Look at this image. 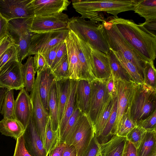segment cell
Wrapping results in <instances>:
<instances>
[{"instance_id":"cell-34","label":"cell","mask_w":156,"mask_h":156,"mask_svg":"<svg viewBox=\"0 0 156 156\" xmlns=\"http://www.w3.org/2000/svg\"><path fill=\"white\" fill-rule=\"evenodd\" d=\"M83 113L76 106L74 111L69 119L63 134L61 137L59 143L67 144L70 138L79 121Z\"/></svg>"},{"instance_id":"cell-2","label":"cell","mask_w":156,"mask_h":156,"mask_svg":"<svg viewBox=\"0 0 156 156\" xmlns=\"http://www.w3.org/2000/svg\"><path fill=\"white\" fill-rule=\"evenodd\" d=\"M73 8L84 19L96 23L105 20L102 12L113 15L115 18L120 13L133 10L136 0H80L72 1Z\"/></svg>"},{"instance_id":"cell-15","label":"cell","mask_w":156,"mask_h":156,"mask_svg":"<svg viewBox=\"0 0 156 156\" xmlns=\"http://www.w3.org/2000/svg\"><path fill=\"white\" fill-rule=\"evenodd\" d=\"M73 32L81 66V79L87 80L91 82L96 79L92 71L91 48Z\"/></svg>"},{"instance_id":"cell-49","label":"cell","mask_w":156,"mask_h":156,"mask_svg":"<svg viewBox=\"0 0 156 156\" xmlns=\"http://www.w3.org/2000/svg\"><path fill=\"white\" fill-rule=\"evenodd\" d=\"M13 44V40L9 35L0 40V58L5 51Z\"/></svg>"},{"instance_id":"cell-18","label":"cell","mask_w":156,"mask_h":156,"mask_svg":"<svg viewBox=\"0 0 156 156\" xmlns=\"http://www.w3.org/2000/svg\"><path fill=\"white\" fill-rule=\"evenodd\" d=\"M35 16L51 15L67 9L70 2L68 0H32Z\"/></svg>"},{"instance_id":"cell-56","label":"cell","mask_w":156,"mask_h":156,"mask_svg":"<svg viewBox=\"0 0 156 156\" xmlns=\"http://www.w3.org/2000/svg\"><path fill=\"white\" fill-rule=\"evenodd\" d=\"M150 156H156V151L154 152Z\"/></svg>"},{"instance_id":"cell-53","label":"cell","mask_w":156,"mask_h":156,"mask_svg":"<svg viewBox=\"0 0 156 156\" xmlns=\"http://www.w3.org/2000/svg\"><path fill=\"white\" fill-rule=\"evenodd\" d=\"M66 145L65 143H60L50 152L49 156H62Z\"/></svg>"},{"instance_id":"cell-4","label":"cell","mask_w":156,"mask_h":156,"mask_svg":"<svg viewBox=\"0 0 156 156\" xmlns=\"http://www.w3.org/2000/svg\"><path fill=\"white\" fill-rule=\"evenodd\" d=\"M102 23L103 34L109 49L120 52L131 62L144 79V69L148 61L123 37L114 24L105 20Z\"/></svg>"},{"instance_id":"cell-11","label":"cell","mask_w":156,"mask_h":156,"mask_svg":"<svg viewBox=\"0 0 156 156\" xmlns=\"http://www.w3.org/2000/svg\"><path fill=\"white\" fill-rule=\"evenodd\" d=\"M109 97L106 80L96 79L91 81L89 108L87 115L93 126Z\"/></svg>"},{"instance_id":"cell-43","label":"cell","mask_w":156,"mask_h":156,"mask_svg":"<svg viewBox=\"0 0 156 156\" xmlns=\"http://www.w3.org/2000/svg\"><path fill=\"white\" fill-rule=\"evenodd\" d=\"M156 111L146 118L137 122L136 126L149 131L156 130Z\"/></svg>"},{"instance_id":"cell-23","label":"cell","mask_w":156,"mask_h":156,"mask_svg":"<svg viewBox=\"0 0 156 156\" xmlns=\"http://www.w3.org/2000/svg\"><path fill=\"white\" fill-rule=\"evenodd\" d=\"M77 81L71 80L70 92L59 127V141L67 123L72 115L76 106V90Z\"/></svg>"},{"instance_id":"cell-51","label":"cell","mask_w":156,"mask_h":156,"mask_svg":"<svg viewBox=\"0 0 156 156\" xmlns=\"http://www.w3.org/2000/svg\"><path fill=\"white\" fill-rule=\"evenodd\" d=\"M8 25V21L0 13V40L9 35Z\"/></svg>"},{"instance_id":"cell-32","label":"cell","mask_w":156,"mask_h":156,"mask_svg":"<svg viewBox=\"0 0 156 156\" xmlns=\"http://www.w3.org/2000/svg\"><path fill=\"white\" fill-rule=\"evenodd\" d=\"M115 97L110 96L93 126L94 133L97 138L102 133L108 119L112 109Z\"/></svg>"},{"instance_id":"cell-57","label":"cell","mask_w":156,"mask_h":156,"mask_svg":"<svg viewBox=\"0 0 156 156\" xmlns=\"http://www.w3.org/2000/svg\"><path fill=\"white\" fill-rule=\"evenodd\" d=\"M98 156H101V154Z\"/></svg>"},{"instance_id":"cell-13","label":"cell","mask_w":156,"mask_h":156,"mask_svg":"<svg viewBox=\"0 0 156 156\" xmlns=\"http://www.w3.org/2000/svg\"><path fill=\"white\" fill-rule=\"evenodd\" d=\"M22 64L19 60H14L2 68L0 70V88L16 90L24 88Z\"/></svg>"},{"instance_id":"cell-48","label":"cell","mask_w":156,"mask_h":156,"mask_svg":"<svg viewBox=\"0 0 156 156\" xmlns=\"http://www.w3.org/2000/svg\"><path fill=\"white\" fill-rule=\"evenodd\" d=\"M67 54L66 44L64 41L61 43L58 50L55 58L51 67V70L53 69L57 65L64 55Z\"/></svg>"},{"instance_id":"cell-10","label":"cell","mask_w":156,"mask_h":156,"mask_svg":"<svg viewBox=\"0 0 156 156\" xmlns=\"http://www.w3.org/2000/svg\"><path fill=\"white\" fill-rule=\"evenodd\" d=\"M32 0H0V13L8 21L35 17Z\"/></svg>"},{"instance_id":"cell-25","label":"cell","mask_w":156,"mask_h":156,"mask_svg":"<svg viewBox=\"0 0 156 156\" xmlns=\"http://www.w3.org/2000/svg\"><path fill=\"white\" fill-rule=\"evenodd\" d=\"M127 140L126 137L114 136L107 142L101 145V156H123Z\"/></svg>"},{"instance_id":"cell-22","label":"cell","mask_w":156,"mask_h":156,"mask_svg":"<svg viewBox=\"0 0 156 156\" xmlns=\"http://www.w3.org/2000/svg\"><path fill=\"white\" fill-rule=\"evenodd\" d=\"M91 82L81 79L77 81L76 105L83 113L87 115L89 108Z\"/></svg>"},{"instance_id":"cell-33","label":"cell","mask_w":156,"mask_h":156,"mask_svg":"<svg viewBox=\"0 0 156 156\" xmlns=\"http://www.w3.org/2000/svg\"><path fill=\"white\" fill-rule=\"evenodd\" d=\"M21 70L24 88L28 92L32 90L35 80L36 72L34 66V57L29 56L25 63L21 65Z\"/></svg>"},{"instance_id":"cell-50","label":"cell","mask_w":156,"mask_h":156,"mask_svg":"<svg viewBox=\"0 0 156 156\" xmlns=\"http://www.w3.org/2000/svg\"><path fill=\"white\" fill-rule=\"evenodd\" d=\"M106 86L109 95L113 98L116 96V86L115 81L112 74L106 80Z\"/></svg>"},{"instance_id":"cell-42","label":"cell","mask_w":156,"mask_h":156,"mask_svg":"<svg viewBox=\"0 0 156 156\" xmlns=\"http://www.w3.org/2000/svg\"><path fill=\"white\" fill-rule=\"evenodd\" d=\"M19 60L18 52L13 44L9 47L0 58V70L7 64L14 60Z\"/></svg>"},{"instance_id":"cell-9","label":"cell","mask_w":156,"mask_h":156,"mask_svg":"<svg viewBox=\"0 0 156 156\" xmlns=\"http://www.w3.org/2000/svg\"><path fill=\"white\" fill-rule=\"evenodd\" d=\"M69 20L68 15L62 12L35 16L31 22L29 30L32 33L37 34L68 30Z\"/></svg>"},{"instance_id":"cell-36","label":"cell","mask_w":156,"mask_h":156,"mask_svg":"<svg viewBox=\"0 0 156 156\" xmlns=\"http://www.w3.org/2000/svg\"><path fill=\"white\" fill-rule=\"evenodd\" d=\"M43 144L48 155L52 149L60 144L59 133L53 130L50 117L47 124Z\"/></svg>"},{"instance_id":"cell-35","label":"cell","mask_w":156,"mask_h":156,"mask_svg":"<svg viewBox=\"0 0 156 156\" xmlns=\"http://www.w3.org/2000/svg\"><path fill=\"white\" fill-rule=\"evenodd\" d=\"M112 51L135 83H145L143 79L136 67L131 62L126 59L120 52Z\"/></svg>"},{"instance_id":"cell-29","label":"cell","mask_w":156,"mask_h":156,"mask_svg":"<svg viewBox=\"0 0 156 156\" xmlns=\"http://www.w3.org/2000/svg\"><path fill=\"white\" fill-rule=\"evenodd\" d=\"M48 106L49 116L52 130L54 132L59 133L58 109L56 80L53 82L50 91Z\"/></svg>"},{"instance_id":"cell-16","label":"cell","mask_w":156,"mask_h":156,"mask_svg":"<svg viewBox=\"0 0 156 156\" xmlns=\"http://www.w3.org/2000/svg\"><path fill=\"white\" fill-rule=\"evenodd\" d=\"M25 148L32 156H48L31 116L23 134Z\"/></svg>"},{"instance_id":"cell-1","label":"cell","mask_w":156,"mask_h":156,"mask_svg":"<svg viewBox=\"0 0 156 156\" xmlns=\"http://www.w3.org/2000/svg\"><path fill=\"white\" fill-rule=\"evenodd\" d=\"M112 17L108 21L114 24L123 37L148 61H154L156 57L155 34L132 20Z\"/></svg>"},{"instance_id":"cell-17","label":"cell","mask_w":156,"mask_h":156,"mask_svg":"<svg viewBox=\"0 0 156 156\" xmlns=\"http://www.w3.org/2000/svg\"><path fill=\"white\" fill-rule=\"evenodd\" d=\"M31 113L30 97L24 88L20 90L15 100L14 118L23 125L25 129L31 116Z\"/></svg>"},{"instance_id":"cell-5","label":"cell","mask_w":156,"mask_h":156,"mask_svg":"<svg viewBox=\"0 0 156 156\" xmlns=\"http://www.w3.org/2000/svg\"><path fill=\"white\" fill-rule=\"evenodd\" d=\"M129 109L136 125L150 116L156 111V90L145 83H134Z\"/></svg>"},{"instance_id":"cell-14","label":"cell","mask_w":156,"mask_h":156,"mask_svg":"<svg viewBox=\"0 0 156 156\" xmlns=\"http://www.w3.org/2000/svg\"><path fill=\"white\" fill-rule=\"evenodd\" d=\"M117 100V116L113 129L114 133L124 113L129 106V101L132 94L135 83L121 80L115 81Z\"/></svg>"},{"instance_id":"cell-47","label":"cell","mask_w":156,"mask_h":156,"mask_svg":"<svg viewBox=\"0 0 156 156\" xmlns=\"http://www.w3.org/2000/svg\"><path fill=\"white\" fill-rule=\"evenodd\" d=\"M34 66L37 73H39L48 67L46 62L41 54L34 55Z\"/></svg>"},{"instance_id":"cell-27","label":"cell","mask_w":156,"mask_h":156,"mask_svg":"<svg viewBox=\"0 0 156 156\" xmlns=\"http://www.w3.org/2000/svg\"><path fill=\"white\" fill-rule=\"evenodd\" d=\"M25 129L23 125L14 119L3 118L0 121V132L2 134L16 140L23 134Z\"/></svg>"},{"instance_id":"cell-46","label":"cell","mask_w":156,"mask_h":156,"mask_svg":"<svg viewBox=\"0 0 156 156\" xmlns=\"http://www.w3.org/2000/svg\"><path fill=\"white\" fill-rule=\"evenodd\" d=\"M16 140L13 156H32L25 148L23 135Z\"/></svg>"},{"instance_id":"cell-21","label":"cell","mask_w":156,"mask_h":156,"mask_svg":"<svg viewBox=\"0 0 156 156\" xmlns=\"http://www.w3.org/2000/svg\"><path fill=\"white\" fill-rule=\"evenodd\" d=\"M37 74L38 77V88L41 101L44 108L49 115V93L51 86L56 78L49 67Z\"/></svg>"},{"instance_id":"cell-8","label":"cell","mask_w":156,"mask_h":156,"mask_svg":"<svg viewBox=\"0 0 156 156\" xmlns=\"http://www.w3.org/2000/svg\"><path fill=\"white\" fill-rule=\"evenodd\" d=\"M94 134L93 126L88 116L83 113L67 144L75 147L77 156H83Z\"/></svg>"},{"instance_id":"cell-41","label":"cell","mask_w":156,"mask_h":156,"mask_svg":"<svg viewBox=\"0 0 156 156\" xmlns=\"http://www.w3.org/2000/svg\"><path fill=\"white\" fill-rule=\"evenodd\" d=\"M146 131L143 128L136 126L127 133L126 136V140L137 148L143 139Z\"/></svg>"},{"instance_id":"cell-40","label":"cell","mask_w":156,"mask_h":156,"mask_svg":"<svg viewBox=\"0 0 156 156\" xmlns=\"http://www.w3.org/2000/svg\"><path fill=\"white\" fill-rule=\"evenodd\" d=\"M154 61L150 60L146 62L144 72V83L156 90V70Z\"/></svg>"},{"instance_id":"cell-28","label":"cell","mask_w":156,"mask_h":156,"mask_svg":"<svg viewBox=\"0 0 156 156\" xmlns=\"http://www.w3.org/2000/svg\"><path fill=\"white\" fill-rule=\"evenodd\" d=\"M111 74L114 80H121L135 83L131 77L117 58L112 51L109 49L108 54Z\"/></svg>"},{"instance_id":"cell-26","label":"cell","mask_w":156,"mask_h":156,"mask_svg":"<svg viewBox=\"0 0 156 156\" xmlns=\"http://www.w3.org/2000/svg\"><path fill=\"white\" fill-rule=\"evenodd\" d=\"M56 83L59 125L70 92L71 80L69 79L56 80Z\"/></svg>"},{"instance_id":"cell-7","label":"cell","mask_w":156,"mask_h":156,"mask_svg":"<svg viewBox=\"0 0 156 156\" xmlns=\"http://www.w3.org/2000/svg\"><path fill=\"white\" fill-rule=\"evenodd\" d=\"M69 32V30H64L34 34L31 38L27 56L43 53L65 41Z\"/></svg>"},{"instance_id":"cell-38","label":"cell","mask_w":156,"mask_h":156,"mask_svg":"<svg viewBox=\"0 0 156 156\" xmlns=\"http://www.w3.org/2000/svg\"><path fill=\"white\" fill-rule=\"evenodd\" d=\"M14 104L13 90L6 89L1 112L3 118L14 119Z\"/></svg>"},{"instance_id":"cell-12","label":"cell","mask_w":156,"mask_h":156,"mask_svg":"<svg viewBox=\"0 0 156 156\" xmlns=\"http://www.w3.org/2000/svg\"><path fill=\"white\" fill-rule=\"evenodd\" d=\"M32 107L31 117L36 129L43 143L49 114L44 108L41 101L38 88V77L37 74L33 88L30 92Z\"/></svg>"},{"instance_id":"cell-30","label":"cell","mask_w":156,"mask_h":156,"mask_svg":"<svg viewBox=\"0 0 156 156\" xmlns=\"http://www.w3.org/2000/svg\"><path fill=\"white\" fill-rule=\"evenodd\" d=\"M156 151V130L146 131L138 147L137 156H150Z\"/></svg>"},{"instance_id":"cell-55","label":"cell","mask_w":156,"mask_h":156,"mask_svg":"<svg viewBox=\"0 0 156 156\" xmlns=\"http://www.w3.org/2000/svg\"><path fill=\"white\" fill-rule=\"evenodd\" d=\"M6 91V89L5 88H0V113Z\"/></svg>"},{"instance_id":"cell-3","label":"cell","mask_w":156,"mask_h":156,"mask_svg":"<svg viewBox=\"0 0 156 156\" xmlns=\"http://www.w3.org/2000/svg\"><path fill=\"white\" fill-rule=\"evenodd\" d=\"M68 29L91 48L108 55L109 48L103 34L102 22L97 23L81 17H73L69 19Z\"/></svg>"},{"instance_id":"cell-54","label":"cell","mask_w":156,"mask_h":156,"mask_svg":"<svg viewBox=\"0 0 156 156\" xmlns=\"http://www.w3.org/2000/svg\"><path fill=\"white\" fill-rule=\"evenodd\" d=\"M62 156H77L76 150L73 145L66 144Z\"/></svg>"},{"instance_id":"cell-52","label":"cell","mask_w":156,"mask_h":156,"mask_svg":"<svg viewBox=\"0 0 156 156\" xmlns=\"http://www.w3.org/2000/svg\"><path fill=\"white\" fill-rule=\"evenodd\" d=\"M123 156H137V148L133 144L127 140Z\"/></svg>"},{"instance_id":"cell-19","label":"cell","mask_w":156,"mask_h":156,"mask_svg":"<svg viewBox=\"0 0 156 156\" xmlns=\"http://www.w3.org/2000/svg\"><path fill=\"white\" fill-rule=\"evenodd\" d=\"M65 41L66 43L69 63V79L76 80L81 79V68L79 62L73 32L69 30Z\"/></svg>"},{"instance_id":"cell-45","label":"cell","mask_w":156,"mask_h":156,"mask_svg":"<svg viewBox=\"0 0 156 156\" xmlns=\"http://www.w3.org/2000/svg\"><path fill=\"white\" fill-rule=\"evenodd\" d=\"M61 43L48 49L41 54L45 58L48 66L50 68L55 58L57 51Z\"/></svg>"},{"instance_id":"cell-44","label":"cell","mask_w":156,"mask_h":156,"mask_svg":"<svg viewBox=\"0 0 156 156\" xmlns=\"http://www.w3.org/2000/svg\"><path fill=\"white\" fill-rule=\"evenodd\" d=\"M100 151L101 145L94 134L83 156H98Z\"/></svg>"},{"instance_id":"cell-24","label":"cell","mask_w":156,"mask_h":156,"mask_svg":"<svg viewBox=\"0 0 156 156\" xmlns=\"http://www.w3.org/2000/svg\"><path fill=\"white\" fill-rule=\"evenodd\" d=\"M133 11L145 19L143 24L156 23V0H136Z\"/></svg>"},{"instance_id":"cell-37","label":"cell","mask_w":156,"mask_h":156,"mask_svg":"<svg viewBox=\"0 0 156 156\" xmlns=\"http://www.w3.org/2000/svg\"><path fill=\"white\" fill-rule=\"evenodd\" d=\"M135 126L136 124L130 115L129 106L123 115L114 136L126 137L127 133Z\"/></svg>"},{"instance_id":"cell-20","label":"cell","mask_w":156,"mask_h":156,"mask_svg":"<svg viewBox=\"0 0 156 156\" xmlns=\"http://www.w3.org/2000/svg\"><path fill=\"white\" fill-rule=\"evenodd\" d=\"M91 49L93 75L96 79L106 80L111 75L108 55L92 48Z\"/></svg>"},{"instance_id":"cell-6","label":"cell","mask_w":156,"mask_h":156,"mask_svg":"<svg viewBox=\"0 0 156 156\" xmlns=\"http://www.w3.org/2000/svg\"><path fill=\"white\" fill-rule=\"evenodd\" d=\"M33 18H17L8 21L9 35L14 42L18 52L19 61L27 56L31 37L34 34L29 30Z\"/></svg>"},{"instance_id":"cell-31","label":"cell","mask_w":156,"mask_h":156,"mask_svg":"<svg viewBox=\"0 0 156 156\" xmlns=\"http://www.w3.org/2000/svg\"><path fill=\"white\" fill-rule=\"evenodd\" d=\"M117 100L116 96L110 115L101 134L97 139L100 145L104 144L110 140L114 136L113 129L117 116Z\"/></svg>"},{"instance_id":"cell-39","label":"cell","mask_w":156,"mask_h":156,"mask_svg":"<svg viewBox=\"0 0 156 156\" xmlns=\"http://www.w3.org/2000/svg\"><path fill=\"white\" fill-rule=\"evenodd\" d=\"M51 70L56 80L69 79V63L67 54L64 55L57 65Z\"/></svg>"}]
</instances>
